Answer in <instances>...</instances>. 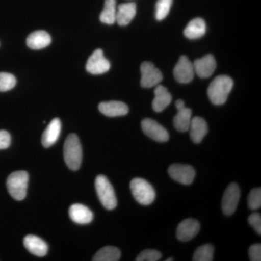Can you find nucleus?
<instances>
[{
	"label": "nucleus",
	"instance_id": "obj_1",
	"mask_svg": "<svg viewBox=\"0 0 261 261\" xmlns=\"http://www.w3.org/2000/svg\"><path fill=\"white\" fill-rule=\"evenodd\" d=\"M233 85V80L227 75L216 77L207 89V95L211 102L215 106L224 104L227 100Z\"/></svg>",
	"mask_w": 261,
	"mask_h": 261
},
{
	"label": "nucleus",
	"instance_id": "obj_2",
	"mask_svg": "<svg viewBox=\"0 0 261 261\" xmlns=\"http://www.w3.org/2000/svg\"><path fill=\"white\" fill-rule=\"evenodd\" d=\"M63 155L65 162L70 170L77 171L80 169L82 162V148L80 139L75 134H70L67 137Z\"/></svg>",
	"mask_w": 261,
	"mask_h": 261
},
{
	"label": "nucleus",
	"instance_id": "obj_3",
	"mask_svg": "<svg viewBox=\"0 0 261 261\" xmlns=\"http://www.w3.org/2000/svg\"><path fill=\"white\" fill-rule=\"evenodd\" d=\"M29 173L25 171L12 173L7 179V187L10 196L16 200H23L27 197Z\"/></svg>",
	"mask_w": 261,
	"mask_h": 261
},
{
	"label": "nucleus",
	"instance_id": "obj_4",
	"mask_svg": "<svg viewBox=\"0 0 261 261\" xmlns=\"http://www.w3.org/2000/svg\"><path fill=\"white\" fill-rule=\"evenodd\" d=\"M96 191L102 205L108 210L116 208L117 198L114 189L106 176L99 175L95 179Z\"/></svg>",
	"mask_w": 261,
	"mask_h": 261
},
{
	"label": "nucleus",
	"instance_id": "obj_5",
	"mask_svg": "<svg viewBox=\"0 0 261 261\" xmlns=\"http://www.w3.org/2000/svg\"><path fill=\"white\" fill-rule=\"evenodd\" d=\"M130 188L135 200L143 205H151L155 198V192L148 181L135 178L130 181Z\"/></svg>",
	"mask_w": 261,
	"mask_h": 261
},
{
	"label": "nucleus",
	"instance_id": "obj_6",
	"mask_svg": "<svg viewBox=\"0 0 261 261\" xmlns=\"http://www.w3.org/2000/svg\"><path fill=\"white\" fill-rule=\"evenodd\" d=\"M141 86L144 88H151L159 85L163 80V74L159 68L150 62H144L141 65Z\"/></svg>",
	"mask_w": 261,
	"mask_h": 261
},
{
	"label": "nucleus",
	"instance_id": "obj_7",
	"mask_svg": "<svg viewBox=\"0 0 261 261\" xmlns=\"http://www.w3.org/2000/svg\"><path fill=\"white\" fill-rule=\"evenodd\" d=\"M240 199V189L237 183H231L225 190L221 201L223 213L226 216H231L236 211Z\"/></svg>",
	"mask_w": 261,
	"mask_h": 261
},
{
	"label": "nucleus",
	"instance_id": "obj_8",
	"mask_svg": "<svg viewBox=\"0 0 261 261\" xmlns=\"http://www.w3.org/2000/svg\"><path fill=\"white\" fill-rule=\"evenodd\" d=\"M110 68L111 63L105 58L101 49H96L89 57L86 64V70L91 74H102L108 72Z\"/></svg>",
	"mask_w": 261,
	"mask_h": 261
},
{
	"label": "nucleus",
	"instance_id": "obj_9",
	"mask_svg": "<svg viewBox=\"0 0 261 261\" xmlns=\"http://www.w3.org/2000/svg\"><path fill=\"white\" fill-rule=\"evenodd\" d=\"M141 126L144 133L156 142H166L169 140L168 130L154 120L145 118L142 121Z\"/></svg>",
	"mask_w": 261,
	"mask_h": 261
},
{
	"label": "nucleus",
	"instance_id": "obj_10",
	"mask_svg": "<svg viewBox=\"0 0 261 261\" xmlns=\"http://www.w3.org/2000/svg\"><path fill=\"white\" fill-rule=\"evenodd\" d=\"M168 174L175 181L189 185L195 179V171L190 165L173 164L168 168Z\"/></svg>",
	"mask_w": 261,
	"mask_h": 261
},
{
	"label": "nucleus",
	"instance_id": "obj_11",
	"mask_svg": "<svg viewBox=\"0 0 261 261\" xmlns=\"http://www.w3.org/2000/svg\"><path fill=\"white\" fill-rule=\"evenodd\" d=\"M173 75L175 80L181 84L190 83L193 80L195 76L193 63L187 57L183 56L179 58L173 69Z\"/></svg>",
	"mask_w": 261,
	"mask_h": 261
},
{
	"label": "nucleus",
	"instance_id": "obj_12",
	"mask_svg": "<svg viewBox=\"0 0 261 261\" xmlns=\"http://www.w3.org/2000/svg\"><path fill=\"white\" fill-rule=\"evenodd\" d=\"M200 229V223L197 220L185 219L178 224L176 230V237L180 241H190L196 237Z\"/></svg>",
	"mask_w": 261,
	"mask_h": 261
},
{
	"label": "nucleus",
	"instance_id": "obj_13",
	"mask_svg": "<svg viewBox=\"0 0 261 261\" xmlns=\"http://www.w3.org/2000/svg\"><path fill=\"white\" fill-rule=\"evenodd\" d=\"M194 70L200 78H209L214 74L216 68V62L214 57L209 54L200 59L196 60L193 63Z\"/></svg>",
	"mask_w": 261,
	"mask_h": 261
},
{
	"label": "nucleus",
	"instance_id": "obj_14",
	"mask_svg": "<svg viewBox=\"0 0 261 261\" xmlns=\"http://www.w3.org/2000/svg\"><path fill=\"white\" fill-rule=\"evenodd\" d=\"M69 216L73 222L79 224H88L93 220V213L82 204H73L69 208Z\"/></svg>",
	"mask_w": 261,
	"mask_h": 261
},
{
	"label": "nucleus",
	"instance_id": "obj_15",
	"mask_svg": "<svg viewBox=\"0 0 261 261\" xmlns=\"http://www.w3.org/2000/svg\"><path fill=\"white\" fill-rule=\"evenodd\" d=\"M23 245L29 252L38 257H44L48 252L47 244L35 235L29 234L23 239Z\"/></svg>",
	"mask_w": 261,
	"mask_h": 261
},
{
	"label": "nucleus",
	"instance_id": "obj_16",
	"mask_svg": "<svg viewBox=\"0 0 261 261\" xmlns=\"http://www.w3.org/2000/svg\"><path fill=\"white\" fill-rule=\"evenodd\" d=\"M99 111L108 117L126 116L128 113V108L124 102L120 101L102 102L98 106Z\"/></svg>",
	"mask_w": 261,
	"mask_h": 261
},
{
	"label": "nucleus",
	"instance_id": "obj_17",
	"mask_svg": "<svg viewBox=\"0 0 261 261\" xmlns=\"http://www.w3.org/2000/svg\"><path fill=\"white\" fill-rule=\"evenodd\" d=\"M61 132V122L59 118H54L49 123L42 137V144L44 147H49L59 139Z\"/></svg>",
	"mask_w": 261,
	"mask_h": 261
},
{
	"label": "nucleus",
	"instance_id": "obj_18",
	"mask_svg": "<svg viewBox=\"0 0 261 261\" xmlns=\"http://www.w3.org/2000/svg\"><path fill=\"white\" fill-rule=\"evenodd\" d=\"M154 98L152 101V109L157 113L164 111L172 100V96L166 87L157 85L154 91Z\"/></svg>",
	"mask_w": 261,
	"mask_h": 261
},
{
	"label": "nucleus",
	"instance_id": "obj_19",
	"mask_svg": "<svg viewBox=\"0 0 261 261\" xmlns=\"http://www.w3.org/2000/svg\"><path fill=\"white\" fill-rule=\"evenodd\" d=\"M189 129L190 130V137L192 142L197 144L202 142L208 132L207 123L203 118L198 116L192 118Z\"/></svg>",
	"mask_w": 261,
	"mask_h": 261
},
{
	"label": "nucleus",
	"instance_id": "obj_20",
	"mask_svg": "<svg viewBox=\"0 0 261 261\" xmlns=\"http://www.w3.org/2000/svg\"><path fill=\"white\" fill-rule=\"evenodd\" d=\"M50 35L45 31L39 30L29 34L27 39V46L32 49H41L50 44Z\"/></svg>",
	"mask_w": 261,
	"mask_h": 261
},
{
	"label": "nucleus",
	"instance_id": "obj_21",
	"mask_svg": "<svg viewBox=\"0 0 261 261\" xmlns=\"http://www.w3.org/2000/svg\"><path fill=\"white\" fill-rule=\"evenodd\" d=\"M137 13L135 3H130L120 5L116 12V22L118 25L124 27L129 24Z\"/></svg>",
	"mask_w": 261,
	"mask_h": 261
},
{
	"label": "nucleus",
	"instance_id": "obj_22",
	"mask_svg": "<svg viewBox=\"0 0 261 261\" xmlns=\"http://www.w3.org/2000/svg\"><path fill=\"white\" fill-rule=\"evenodd\" d=\"M206 24L203 19L197 18L192 20L187 25L184 34L190 39H197L205 35Z\"/></svg>",
	"mask_w": 261,
	"mask_h": 261
},
{
	"label": "nucleus",
	"instance_id": "obj_23",
	"mask_svg": "<svg viewBox=\"0 0 261 261\" xmlns=\"http://www.w3.org/2000/svg\"><path fill=\"white\" fill-rule=\"evenodd\" d=\"M192 121V110L185 107L178 111L173 118V126L180 132H186L190 128Z\"/></svg>",
	"mask_w": 261,
	"mask_h": 261
},
{
	"label": "nucleus",
	"instance_id": "obj_24",
	"mask_svg": "<svg viewBox=\"0 0 261 261\" xmlns=\"http://www.w3.org/2000/svg\"><path fill=\"white\" fill-rule=\"evenodd\" d=\"M121 257L119 249L113 246L102 247L94 255L93 261H118Z\"/></svg>",
	"mask_w": 261,
	"mask_h": 261
},
{
	"label": "nucleus",
	"instance_id": "obj_25",
	"mask_svg": "<svg viewBox=\"0 0 261 261\" xmlns=\"http://www.w3.org/2000/svg\"><path fill=\"white\" fill-rule=\"evenodd\" d=\"M116 0H106L99 20L103 23L112 25L116 22Z\"/></svg>",
	"mask_w": 261,
	"mask_h": 261
},
{
	"label": "nucleus",
	"instance_id": "obj_26",
	"mask_svg": "<svg viewBox=\"0 0 261 261\" xmlns=\"http://www.w3.org/2000/svg\"><path fill=\"white\" fill-rule=\"evenodd\" d=\"M214 247L210 244L199 247L194 252L193 261H212L214 260Z\"/></svg>",
	"mask_w": 261,
	"mask_h": 261
},
{
	"label": "nucleus",
	"instance_id": "obj_27",
	"mask_svg": "<svg viewBox=\"0 0 261 261\" xmlns=\"http://www.w3.org/2000/svg\"><path fill=\"white\" fill-rule=\"evenodd\" d=\"M173 0H158L155 5V18L162 20L168 16L172 6Z\"/></svg>",
	"mask_w": 261,
	"mask_h": 261
},
{
	"label": "nucleus",
	"instance_id": "obj_28",
	"mask_svg": "<svg viewBox=\"0 0 261 261\" xmlns=\"http://www.w3.org/2000/svg\"><path fill=\"white\" fill-rule=\"evenodd\" d=\"M16 82V79L11 73L0 72V92L10 90L15 87Z\"/></svg>",
	"mask_w": 261,
	"mask_h": 261
},
{
	"label": "nucleus",
	"instance_id": "obj_29",
	"mask_svg": "<svg viewBox=\"0 0 261 261\" xmlns=\"http://www.w3.org/2000/svg\"><path fill=\"white\" fill-rule=\"evenodd\" d=\"M248 206L251 210L255 211L260 208L261 206V189H252L250 192L247 199Z\"/></svg>",
	"mask_w": 261,
	"mask_h": 261
},
{
	"label": "nucleus",
	"instance_id": "obj_30",
	"mask_svg": "<svg viewBox=\"0 0 261 261\" xmlns=\"http://www.w3.org/2000/svg\"><path fill=\"white\" fill-rule=\"evenodd\" d=\"M162 257L161 252L155 250H145L139 254L137 261H157Z\"/></svg>",
	"mask_w": 261,
	"mask_h": 261
},
{
	"label": "nucleus",
	"instance_id": "obj_31",
	"mask_svg": "<svg viewBox=\"0 0 261 261\" xmlns=\"http://www.w3.org/2000/svg\"><path fill=\"white\" fill-rule=\"evenodd\" d=\"M248 222L258 234H261V216L258 213H253L248 218Z\"/></svg>",
	"mask_w": 261,
	"mask_h": 261
},
{
	"label": "nucleus",
	"instance_id": "obj_32",
	"mask_svg": "<svg viewBox=\"0 0 261 261\" xmlns=\"http://www.w3.org/2000/svg\"><path fill=\"white\" fill-rule=\"evenodd\" d=\"M249 257L252 261L261 260V245L260 244H255L252 245L249 248Z\"/></svg>",
	"mask_w": 261,
	"mask_h": 261
},
{
	"label": "nucleus",
	"instance_id": "obj_33",
	"mask_svg": "<svg viewBox=\"0 0 261 261\" xmlns=\"http://www.w3.org/2000/svg\"><path fill=\"white\" fill-rule=\"evenodd\" d=\"M11 144V136L5 130H0V149L8 148Z\"/></svg>",
	"mask_w": 261,
	"mask_h": 261
},
{
	"label": "nucleus",
	"instance_id": "obj_34",
	"mask_svg": "<svg viewBox=\"0 0 261 261\" xmlns=\"http://www.w3.org/2000/svg\"><path fill=\"white\" fill-rule=\"evenodd\" d=\"M175 106H176V108L177 109V111H179V110L185 107V102H184L183 100H181V99H178V100L176 101Z\"/></svg>",
	"mask_w": 261,
	"mask_h": 261
},
{
	"label": "nucleus",
	"instance_id": "obj_35",
	"mask_svg": "<svg viewBox=\"0 0 261 261\" xmlns=\"http://www.w3.org/2000/svg\"><path fill=\"white\" fill-rule=\"evenodd\" d=\"M172 261L173 260V259L172 258V257H169V259H167V260H166V261Z\"/></svg>",
	"mask_w": 261,
	"mask_h": 261
}]
</instances>
